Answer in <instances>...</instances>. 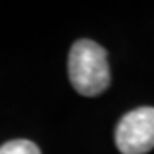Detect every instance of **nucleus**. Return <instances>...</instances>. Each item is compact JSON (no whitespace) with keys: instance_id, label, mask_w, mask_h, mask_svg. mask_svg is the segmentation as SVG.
Segmentation results:
<instances>
[{"instance_id":"nucleus-1","label":"nucleus","mask_w":154,"mask_h":154,"mask_svg":"<svg viewBox=\"0 0 154 154\" xmlns=\"http://www.w3.org/2000/svg\"><path fill=\"white\" fill-rule=\"evenodd\" d=\"M67 69L72 88L82 96H98L111 82L108 53L91 39H79L72 45Z\"/></svg>"},{"instance_id":"nucleus-2","label":"nucleus","mask_w":154,"mask_h":154,"mask_svg":"<svg viewBox=\"0 0 154 154\" xmlns=\"http://www.w3.org/2000/svg\"><path fill=\"white\" fill-rule=\"evenodd\" d=\"M122 154H147L154 149V108L140 106L122 116L115 130Z\"/></svg>"},{"instance_id":"nucleus-3","label":"nucleus","mask_w":154,"mask_h":154,"mask_svg":"<svg viewBox=\"0 0 154 154\" xmlns=\"http://www.w3.org/2000/svg\"><path fill=\"white\" fill-rule=\"evenodd\" d=\"M0 154H41V151L31 140L16 139V140H9L4 146H0Z\"/></svg>"}]
</instances>
